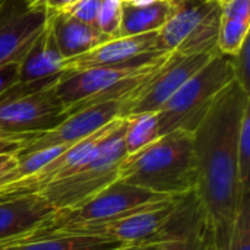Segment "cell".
Returning a JSON list of instances; mask_svg holds the SVG:
<instances>
[{
  "label": "cell",
  "mask_w": 250,
  "mask_h": 250,
  "mask_svg": "<svg viewBox=\"0 0 250 250\" xmlns=\"http://www.w3.org/2000/svg\"><path fill=\"white\" fill-rule=\"evenodd\" d=\"M250 92L234 79L212 101L193 136V192L212 229L215 249L226 250L245 192L237 176V139Z\"/></svg>",
  "instance_id": "6da1fadb"
},
{
  "label": "cell",
  "mask_w": 250,
  "mask_h": 250,
  "mask_svg": "<svg viewBox=\"0 0 250 250\" xmlns=\"http://www.w3.org/2000/svg\"><path fill=\"white\" fill-rule=\"evenodd\" d=\"M119 180L161 196H182L193 190V136L174 130L129 155L119 167Z\"/></svg>",
  "instance_id": "7a4b0ae2"
},
{
  "label": "cell",
  "mask_w": 250,
  "mask_h": 250,
  "mask_svg": "<svg viewBox=\"0 0 250 250\" xmlns=\"http://www.w3.org/2000/svg\"><path fill=\"white\" fill-rule=\"evenodd\" d=\"M173 53H163L151 59L136 60L113 67H92L64 73L54 91L72 114L83 107L110 101L126 100L123 117L146 82L170 60Z\"/></svg>",
  "instance_id": "3957f363"
},
{
  "label": "cell",
  "mask_w": 250,
  "mask_h": 250,
  "mask_svg": "<svg viewBox=\"0 0 250 250\" xmlns=\"http://www.w3.org/2000/svg\"><path fill=\"white\" fill-rule=\"evenodd\" d=\"M126 125L127 119L119 117L111 132L95 146L75 174L51 182L37 193L42 195L59 211L83 204L116 182L119 167L127 157L125 146Z\"/></svg>",
  "instance_id": "277c9868"
},
{
  "label": "cell",
  "mask_w": 250,
  "mask_h": 250,
  "mask_svg": "<svg viewBox=\"0 0 250 250\" xmlns=\"http://www.w3.org/2000/svg\"><path fill=\"white\" fill-rule=\"evenodd\" d=\"M149 190L127 185L122 180L113 182L100 193L73 208L56 211L31 237L25 242L42 239L47 236H70L85 229L110 223L125 214L141 208L146 204L164 199ZM22 242V243H25ZM21 245V243H19Z\"/></svg>",
  "instance_id": "5b68a950"
},
{
  "label": "cell",
  "mask_w": 250,
  "mask_h": 250,
  "mask_svg": "<svg viewBox=\"0 0 250 250\" xmlns=\"http://www.w3.org/2000/svg\"><path fill=\"white\" fill-rule=\"evenodd\" d=\"M62 76L45 81L18 82L1 94L0 135L31 139L60 125L69 116L66 105L54 91Z\"/></svg>",
  "instance_id": "8992f818"
},
{
  "label": "cell",
  "mask_w": 250,
  "mask_h": 250,
  "mask_svg": "<svg viewBox=\"0 0 250 250\" xmlns=\"http://www.w3.org/2000/svg\"><path fill=\"white\" fill-rule=\"evenodd\" d=\"M234 79L233 59L217 53L157 111L160 136L174 130L193 132L215 97Z\"/></svg>",
  "instance_id": "52a82bcc"
},
{
  "label": "cell",
  "mask_w": 250,
  "mask_h": 250,
  "mask_svg": "<svg viewBox=\"0 0 250 250\" xmlns=\"http://www.w3.org/2000/svg\"><path fill=\"white\" fill-rule=\"evenodd\" d=\"M221 7L214 0H186L177 3L171 18L157 31L158 47L182 57L218 50Z\"/></svg>",
  "instance_id": "ba28073f"
},
{
  "label": "cell",
  "mask_w": 250,
  "mask_h": 250,
  "mask_svg": "<svg viewBox=\"0 0 250 250\" xmlns=\"http://www.w3.org/2000/svg\"><path fill=\"white\" fill-rule=\"evenodd\" d=\"M148 240L158 242V250H217L212 229L193 190L177 198L167 220Z\"/></svg>",
  "instance_id": "9c48e42d"
},
{
  "label": "cell",
  "mask_w": 250,
  "mask_h": 250,
  "mask_svg": "<svg viewBox=\"0 0 250 250\" xmlns=\"http://www.w3.org/2000/svg\"><path fill=\"white\" fill-rule=\"evenodd\" d=\"M126 100H110L83 107L69 114L60 125L23 141L18 155L53 146H72L73 144L95 133L117 117H123Z\"/></svg>",
  "instance_id": "30bf717a"
},
{
  "label": "cell",
  "mask_w": 250,
  "mask_h": 250,
  "mask_svg": "<svg viewBox=\"0 0 250 250\" xmlns=\"http://www.w3.org/2000/svg\"><path fill=\"white\" fill-rule=\"evenodd\" d=\"M47 22L45 9L26 7L21 0H3L0 3V66L21 63Z\"/></svg>",
  "instance_id": "8fae6325"
},
{
  "label": "cell",
  "mask_w": 250,
  "mask_h": 250,
  "mask_svg": "<svg viewBox=\"0 0 250 250\" xmlns=\"http://www.w3.org/2000/svg\"><path fill=\"white\" fill-rule=\"evenodd\" d=\"M217 53L220 51L215 50L211 53L186 57L173 53L170 60L146 82L125 117L139 113H157L171 98V95L198 70H201Z\"/></svg>",
  "instance_id": "7c38bea8"
},
{
  "label": "cell",
  "mask_w": 250,
  "mask_h": 250,
  "mask_svg": "<svg viewBox=\"0 0 250 250\" xmlns=\"http://www.w3.org/2000/svg\"><path fill=\"white\" fill-rule=\"evenodd\" d=\"M54 212L56 208L35 192L0 196V250L25 242Z\"/></svg>",
  "instance_id": "4fadbf2b"
},
{
  "label": "cell",
  "mask_w": 250,
  "mask_h": 250,
  "mask_svg": "<svg viewBox=\"0 0 250 250\" xmlns=\"http://www.w3.org/2000/svg\"><path fill=\"white\" fill-rule=\"evenodd\" d=\"M158 47V35L146 32L130 37H117L104 44L75 57L63 60V72L73 73L92 67H113L127 64L142 59H151L163 54Z\"/></svg>",
  "instance_id": "5bb4252c"
},
{
  "label": "cell",
  "mask_w": 250,
  "mask_h": 250,
  "mask_svg": "<svg viewBox=\"0 0 250 250\" xmlns=\"http://www.w3.org/2000/svg\"><path fill=\"white\" fill-rule=\"evenodd\" d=\"M179 196H168L151 204H146L141 208H136L123 217L85 229L76 236H97L105 237L123 245H141L145 243L167 220L173 211ZM72 236V234H70Z\"/></svg>",
  "instance_id": "9a60e30c"
},
{
  "label": "cell",
  "mask_w": 250,
  "mask_h": 250,
  "mask_svg": "<svg viewBox=\"0 0 250 250\" xmlns=\"http://www.w3.org/2000/svg\"><path fill=\"white\" fill-rule=\"evenodd\" d=\"M63 73V56L56 44L48 18L44 31L19 63V82L45 81L59 78Z\"/></svg>",
  "instance_id": "2e32d148"
},
{
  "label": "cell",
  "mask_w": 250,
  "mask_h": 250,
  "mask_svg": "<svg viewBox=\"0 0 250 250\" xmlns=\"http://www.w3.org/2000/svg\"><path fill=\"white\" fill-rule=\"evenodd\" d=\"M48 18L56 44L60 54L63 56V60L83 54L111 40L110 37L100 32L95 26L79 22L67 15L48 13Z\"/></svg>",
  "instance_id": "e0dca14e"
},
{
  "label": "cell",
  "mask_w": 250,
  "mask_h": 250,
  "mask_svg": "<svg viewBox=\"0 0 250 250\" xmlns=\"http://www.w3.org/2000/svg\"><path fill=\"white\" fill-rule=\"evenodd\" d=\"M177 7L173 0H158L145 6L123 3V16L119 37L155 32L171 18Z\"/></svg>",
  "instance_id": "ac0fdd59"
},
{
  "label": "cell",
  "mask_w": 250,
  "mask_h": 250,
  "mask_svg": "<svg viewBox=\"0 0 250 250\" xmlns=\"http://www.w3.org/2000/svg\"><path fill=\"white\" fill-rule=\"evenodd\" d=\"M126 246L120 242L97 236H47L10 246L6 250H114Z\"/></svg>",
  "instance_id": "d6986e66"
},
{
  "label": "cell",
  "mask_w": 250,
  "mask_h": 250,
  "mask_svg": "<svg viewBox=\"0 0 250 250\" xmlns=\"http://www.w3.org/2000/svg\"><path fill=\"white\" fill-rule=\"evenodd\" d=\"M125 132L126 154L133 155L160 138L157 113H139L127 116Z\"/></svg>",
  "instance_id": "ffe728a7"
},
{
  "label": "cell",
  "mask_w": 250,
  "mask_h": 250,
  "mask_svg": "<svg viewBox=\"0 0 250 250\" xmlns=\"http://www.w3.org/2000/svg\"><path fill=\"white\" fill-rule=\"evenodd\" d=\"M250 19H226L221 18L217 48L223 56L236 57L249 40Z\"/></svg>",
  "instance_id": "44dd1931"
},
{
  "label": "cell",
  "mask_w": 250,
  "mask_h": 250,
  "mask_svg": "<svg viewBox=\"0 0 250 250\" xmlns=\"http://www.w3.org/2000/svg\"><path fill=\"white\" fill-rule=\"evenodd\" d=\"M67 148L69 146L62 145V146L45 148V149H40V151H34V152H29V154H22V155L16 154L18 164H16V167H15V170L12 173V183L10 185L37 174L47 164L54 161L60 154H63Z\"/></svg>",
  "instance_id": "7402d4cb"
},
{
  "label": "cell",
  "mask_w": 250,
  "mask_h": 250,
  "mask_svg": "<svg viewBox=\"0 0 250 250\" xmlns=\"http://www.w3.org/2000/svg\"><path fill=\"white\" fill-rule=\"evenodd\" d=\"M226 250H250V193L245 195L240 202Z\"/></svg>",
  "instance_id": "603a6c76"
},
{
  "label": "cell",
  "mask_w": 250,
  "mask_h": 250,
  "mask_svg": "<svg viewBox=\"0 0 250 250\" xmlns=\"http://www.w3.org/2000/svg\"><path fill=\"white\" fill-rule=\"evenodd\" d=\"M237 176L245 192H250V107L245 111L237 139Z\"/></svg>",
  "instance_id": "cb8c5ba5"
},
{
  "label": "cell",
  "mask_w": 250,
  "mask_h": 250,
  "mask_svg": "<svg viewBox=\"0 0 250 250\" xmlns=\"http://www.w3.org/2000/svg\"><path fill=\"white\" fill-rule=\"evenodd\" d=\"M123 3L120 0H103L95 28L110 38H117L122 26Z\"/></svg>",
  "instance_id": "d4e9b609"
},
{
  "label": "cell",
  "mask_w": 250,
  "mask_h": 250,
  "mask_svg": "<svg viewBox=\"0 0 250 250\" xmlns=\"http://www.w3.org/2000/svg\"><path fill=\"white\" fill-rule=\"evenodd\" d=\"M101 1L103 0H79L73 6L66 9L63 12V15H67V16H70L79 22H83L86 25L95 26L97 16H98L100 7H101Z\"/></svg>",
  "instance_id": "484cf974"
},
{
  "label": "cell",
  "mask_w": 250,
  "mask_h": 250,
  "mask_svg": "<svg viewBox=\"0 0 250 250\" xmlns=\"http://www.w3.org/2000/svg\"><path fill=\"white\" fill-rule=\"evenodd\" d=\"M250 45L249 40L245 42L240 53L233 57V66H234V76L236 81L240 83L243 89L250 92Z\"/></svg>",
  "instance_id": "4316f807"
},
{
  "label": "cell",
  "mask_w": 250,
  "mask_h": 250,
  "mask_svg": "<svg viewBox=\"0 0 250 250\" xmlns=\"http://www.w3.org/2000/svg\"><path fill=\"white\" fill-rule=\"evenodd\" d=\"M221 7V18L250 19V0H230Z\"/></svg>",
  "instance_id": "83f0119b"
},
{
  "label": "cell",
  "mask_w": 250,
  "mask_h": 250,
  "mask_svg": "<svg viewBox=\"0 0 250 250\" xmlns=\"http://www.w3.org/2000/svg\"><path fill=\"white\" fill-rule=\"evenodd\" d=\"M19 82V63L0 66V95Z\"/></svg>",
  "instance_id": "f1b7e54d"
},
{
  "label": "cell",
  "mask_w": 250,
  "mask_h": 250,
  "mask_svg": "<svg viewBox=\"0 0 250 250\" xmlns=\"http://www.w3.org/2000/svg\"><path fill=\"white\" fill-rule=\"evenodd\" d=\"M18 164L16 154L0 155V190L12 183V173Z\"/></svg>",
  "instance_id": "f546056e"
},
{
  "label": "cell",
  "mask_w": 250,
  "mask_h": 250,
  "mask_svg": "<svg viewBox=\"0 0 250 250\" xmlns=\"http://www.w3.org/2000/svg\"><path fill=\"white\" fill-rule=\"evenodd\" d=\"M79 0H41L35 7H42L48 13H63Z\"/></svg>",
  "instance_id": "4dcf8cb0"
},
{
  "label": "cell",
  "mask_w": 250,
  "mask_h": 250,
  "mask_svg": "<svg viewBox=\"0 0 250 250\" xmlns=\"http://www.w3.org/2000/svg\"><path fill=\"white\" fill-rule=\"evenodd\" d=\"M26 139H29V138H21V136L6 138V136H1L0 138V155L18 154L23 141H26Z\"/></svg>",
  "instance_id": "1f68e13d"
},
{
  "label": "cell",
  "mask_w": 250,
  "mask_h": 250,
  "mask_svg": "<svg viewBox=\"0 0 250 250\" xmlns=\"http://www.w3.org/2000/svg\"><path fill=\"white\" fill-rule=\"evenodd\" d=\"M160 249V243L155 242V240H148L145 243H141V245H126V246H122V248H117L114 250H158Z\"/></svg>",
  "instance_id": "d6a6232c"
},
{
  "label": "cell",
  "mask_w": 250,
  "mask_h": 250,
  "mask_svg": "<svg viewBox=\"0 0 250 250\" xmlns=\"http://www.w3.org/2000/svg\"><path fill=\"white\" fill-rule=\"evenodd\" d=\"M122 3L125 4H133V6H145V4H151L154 1H158V0H120Z\"/></svg>",
  "instance_id": "836d02e7"
},
{
  "label": "cell",
  "mask_w": 250,
  "mask_h": 250,
  "mask_svg": "<svg viewBox=\"0 0 250 250\" xmlns=\"http://www.w3.org/2000/svg\"><path fill=\"white\" fill-rule=\"evenodd\" d=\"M21 1H22L26 7H35L41 0H21Z\"/></svg>",
  "instance_id": "e575fe53"
},
{
  "label": "cell",
  "mask_w": 250,
  "mask_h": 250,
  "mask_svg": "<svg viewBox=\"0 0 250 250\" xmlns=\"http://www.w3.org/2000/svg\"><path fill=\"white\" fill-rule=\"evenodd\" d=\"M214 1H217V3H218L220 6H223L224 3H227V1H230V0H214Z\"/></svg>",
  "instance_id": "d590c367"
},
{
  "label": "cell",
  "mask_w": 250,
  "mask_h": 250,
  "mask_svg": "<svg viewBox=\"0 0 250 250\" xmlns=\"http://www.w3.org/2000/svg\"><path fill=\"white\" fill-rule=\"evenodd\" d=\"M174 3H182V1H186V0H173Z\"/></svg>",
  "instance_id": "8d00e7d4"
},
{
  "label": "cell",
  "mask_w": 250,
  "mask_h": 250,
  "mask_svg": "<svg viewBox=\"0 0 250 250\" xmlns=\"http://www.w3.org/2000/svg\"><path fill=\"white\" fill-rule=\"evenodd\" d=\"M3 135H0V138H1ZM6 138H15V136H6Z\"/></svg>",
  "instance_id": "74e56055"
},
{
  "label": "cell",
  "mask_w": 250,
  "mask_h": 250,
  "mask_svg": "<svg viewBox=\"0 0 250 250\" xmlns=\"http://www.w3.org/2000/svg\"><path fill=\"white\" fill-rule=\"evenodd\" d=\"M1 1H3V0H0V3H1Z\"/></svg>",
  "instance_id": "f35d334b"
}]
</instances>
